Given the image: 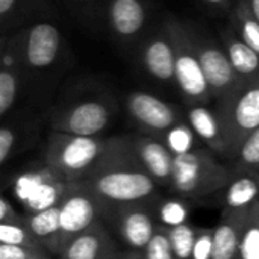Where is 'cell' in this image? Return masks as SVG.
Masks as SVG:
<instances>
[{"mask_svg": "<svg viewBox=\"0 0 259 259\" xmlns=\"http://www.w3.org/2000/svg\"><path fill=\"white\" fill-rule=\"evenodd\" d=\"M26 70L24 96L33 102L52 97L74 65V52L55 20L36 21L21 29Z\"/></svg>", "mask_w": 259, "mask_h": 259, "instance_id": "1", "label": "cell"}, {"mask_svg": "<svg viewBox=\"0 0 259 259\" xmlns=\"http://www.w3.org/2000/svg\"><path fill=\"white\" fill-rule=\"evenodd\" d=\"M117 111V97L108 85L94 77H79L70 80L49 106L47 121L50 131L100 137L115 118Z\"/></svg>", "mask_w": 259, "mask_h": 259, "instance_id": "2", "label": "cell"}, {"mask_svg": "<svg viewBox=\"0 0 259 259\" xmlns=\"http://www.w3.org/2000/svg\"><path fill=\"white\" fill-rule=\"evenodd\" d=\"M131 147V135L80 137L50 131L42 156L47 168L70 182L85 181L94 171L124 153Z\"/></svg>", "mask_w": 259, "mask_h": 259, "instance_id": "3", "label": "cell"}, {"mask_svg": "<svg viewBox=\"0 0 259 259\" xmlns=\"http://www.w3.org/2000/svg\"><path fill=\"white\" fill-rule=\"evenodd\" d=\"M83 182L91 193L105 205H131L150 203L156 199L158 184L138 164L131 147L94 171Z\"/></svg>", "mask_w": 259, "mask_h": 259, "instance_id": "4", "label": "cell"}, {"mask_svg": "<svg viewBox=\"0 0 259 259\" xmlns=\"http://www.w3.org/2000/svg\"><path fill=\"white\" fill-rule=\"evenodd\" d=\"M231 179V170L220 164L211 150L196 149L175 156L171 191L184 199H200L223 191Z\"/></svg>", "mask_w": 259, "mask_h": 259, "instance_id": "5", "label": "cell"}, {"mask_svg": "<svg viewBox=\"0 0 259 259\" xmlns=\"http://www.w3.org/2000/svg\"><path fill=\"white\" fill-rule=\"evenodd\" d=\"M228 158L234 159L246 138L259 129V77L241 82L231 94L215 102Z\"/></svg>", "mask_w": 259, "mask_h": 259, "instance_id": "6", "label": "cell"}, {"mask_svg": "<svg viewBox=\"0 0 259 259\" xmlns=\"http://www.w3.org/2000/svg\"><path fill=\"white\" fill-rule=\"evenodd\" d=\"M175 42V80L187 106L208 105L212 99L206 76L196 52L188 23L171 14H165Z\"/></svg>", "mask_w": 259, "mask_h": 259, "instance_id": "7", "label": "cell"}, {"mask_svg": "<svg viewBox=\"0 0 259 259\" xmlns=\"http://www.w3.org/2000/svg\"><path fill=\"white\" fill-rule=\"evenodd\" d=\"M156 20L153 0H105L103 3L102 29L127 55L134 53Z\"/></svg>", "mask_w": 259, "mask_h": 259, "instance_id": "8", "label": "cell"}, {"mask_svg": "<svg viewBox=\"0 0 259 259\" xmlns=\"http://www.w3.org/2000/svg\"><path fill=\"white\" fill-rule=\"evenodd\" d=\"M140 71L161 87H175V42L165 20L158 18L132 53Z\"/></svg>", "mask_w": 259, "mask_h": 259, "instance_id": "9", "label": "cell"}, {"mask_svg": "<svg viewBox=\"0 0 259 259\" xmlns=\"http://www.w3.org/2000/svg\"><path fill=\"white\" fill-rule=\"evenodd\" d=\"M188 29L203 73L206 76L212 99L219 102L231 94L241 83V80L237 76L222 41H217L211 33L196 26L194 23H188Z\"/></svg>", "mask_w": 259, "mask_h": 259, "instance_id": "10", "label": "cell"}, {"mask_svg": "<svg viewBox=\"0 0 259 259\" xmlns=\"http://www.w3.org/2000/svg\"><path fill=\"white\" fill-rule=\"evenodd\" d=\"M58 206L64 246L73 237L97 225L105 215V205L80 181L68 184Z\"/></svg>", "mask_w": 259, "mask_h": 259, "instance_id": "11", "label": "cell"}, {"mask_svg": "<svg viewBox=\"0 0 259 259\" xmlns=\"http://www.w3.org/2000/svg\"><path fill=\"white\" fill-rule=\"evenodd\" d=\"M129 117L144 134L161 138L175 124L184 121L181 109L164 99L141 90L131 91L124 100Z\"/></svg>", "mask_w": 259, "mask_h": 259, "instance_id": "12", "label": "cell"}, {"mask_svg": "<svg viewBox=\"0 0 259 259\" xmlns=\"http://www.w3.org/2000/svg\"><path fill=\"white\" fill-rule=\"evenodd\" d=\"M26 70L23 59L21 29L0 36V117L11 114L24 96Z\"/></svg>", "mask_w": 259, "mask_h": 259, "instance_id": "13", "label": "cell"}, {"mask_svg": "<svg viewBox=\"0 0 259 259\" xmlns=\"http://www.w3.org/2000/svg\"><path fill=\"white\" fill-rule=\"evenodd\" d=\"M105 215H108L123 243L134 252H143L158 229L150 203L105 206Z\"/></svg>", "mask_w": 259, "mask_h": 259, "instance_id": "14", "label": "cell"}, {"mask_svg": "<svg viewBox=\"0 0 259 259\" xmlns=\"http://www.w3.org/2000/svg\"><path fill=\"white\" fill-rule=\"evenodd\" d=\"M131 138L134 155L143 170L153 178L158 185L170 187L175 168V155L165 143L161 138L147 134L131 135Z\"/></svg>", "mask_w": 259, "mask_h": 259, "instance_id": "15", "label": "cell"}, {"mask_svg": "<svg viewBox=\"0 0 259 259\" xmlns=\"http://www.w3.org/2000/svg\"><path fill=\"white\" fill-rule=\"evenodd\" d=\"M55 0H0V36L36 21L55 20Z\"/></svg>", "mask_w": 259, "mask_h": 259, "instance_id": "16", "label": "cell"}, {"mask_svg": "<svg viewBox=\"0 0 259 259\" xmlns=\"http://www.w3.org/2000/svg\"><path fill=\"white\" fill-rule=\"evenodd\" d=\"M117 246L102 222L73 237L59 253L61 259H109Z\"/></svg>", "mask_w": 259, "mask_h": 259, "instance_id": "17", "label": "cell"}, {"mask_svg": "<svg viewBox=\"0 0 259 259\" xmlns=\"http://www.w3.org/2000/svg\"><path fill=\"white\" fill-rule=\"evenodd\" d=\"M250 212L247 209H225L217 226L212 228V258L237 259L241 231Z\"/></svg>", "mask_w": 259, "mask_h": 259, "instance_id": "18", "label": "cell"}, {"mask_svg": "<svg viewBox=\"0 0 259 259\" xmlns=\"http://www.w3.org/2000/svg\"><path fill=\"white\" fill-rule=\"evenodd\" d=\"M185 120L197 135V138L212 152L223 156H228L226 143L222 131L220 120L215 114V109H211L208 105H193L188 106Z\"/></svg>", "mask_w": 259, "mask_h": 259, "instance_id": "19", "label": "cell"}, {"mask_svg": "<svg viewBox=\"0 0 259 259\" xmlns=\"http://www.w3.org/2000/svg\"><path fill=\"white\" fill-rule=\"evenodd\" d=\"M220 41L241 82L259 77V53L246 44L231 26L220 32Z\"/></svg>", "mask_w": 259, "mask_h": 259, "instance_id": "20", "label": "cell"}, {"mask_svg": "<svg viewBox=\"0 0 259 259\" xmlns=\"http://www.w3.org/2000/svg\"><path fill=\"white\" fill-rule=\"evenodd\" d=\"M26 226L35 240L47 249L50 253L59 255L64 249L61 220H59V206L53 205L50 208L32 212L26 219Z\"/></svg>", "mask_w": 259, "mask_h": 259, "instance_id": "21", "label": "cell"}, {"mask_svg": "<svg viewBox=\"0 0 259 259\" xmlns=\"http://www.w3.org/2000/svg\"><path fill=\"white\" fill-rule=\"evenodd\" d=\"M225 209H247L259 202V175L231 170V179L223 190Z\"/></svg>", "mask_w": 259, "mask_h": 259, "instance_id": "22", "label": "cell"}, {"mask_svg": "<svg viewBox=\"0 0 259 259\" xmlns=\"http://www.w3.org/2000/svg\"><path fill=\"white\" fill-rule=\"evenodd\" d=\"M187 200L188 199L178 196L175 199L156 197L153 202H150V208L158 226L165 229H173L176 226L188 223L190 206Z\"/></svg>", "mask_w": 259, "mask_h": 259, "instance_id": "23", "label": "cell"}, {"mask_svg": "<svg viewBox=\"0 0 259 259\" xmlns=\"http://www.w3.org/2000/svg\"><path fill=\"white\" fill-rule=\"evenodd\" d=\"M231 27L235 33L259 53V20L252 14L244 0H237L229 12Z\"/></svg>", "mask_w": 259, "mask_h": 259, "instance_id": "24", "label": "cell"}, {"mask_svg": "<svg viewBox=\"0 0 259 259\" xmlns=\"http://www.w3.org/2000/svg\"><path fill=\"white\" fill-rule=\"evenodd\" d=\"M65 9L90 32H103L102 14L105 0H61Z\"/></svg>", "mask_w": 259, "mask_h": 259, "instance_id": "25", "label": "cell"}, {"mask_svg": "<svg viewBox=\"0 0 259 259\" xmlns=\"http://www.w3.org/2000/svg\"><path fill=\"white\" fill-rule=\"evenodd\" d=\"M161 140L165 143V146L170 149V152L178 156V155H185L190 153L196 149H200L199 144V138L194 134V131L191 129V126L188 124L187 120L175 124L170 131H167Z\"/></svg>", "mask_w": 259, "mask_h": 259, "instance_id": "26", "label": "cell"}, {"mask_svg": "<svg viewBox=\"0 0 259 259\" xmlns=\"http://www.w3.org/2000/svg\"><path fill=\"white\" fill-rule=\"evenodd\" d=\"M237 259H259V202L250 208L243 226Z\"/></svg>", "mask_w": 259, "mask_h": 259, "instance_id": "27", "label": "cell"}, {"mask_svg": "<svg viewBox=\"0 0 259 259\" xmlns=\"http://www.w3.org/2000/svg\"><path fill=\"white\" fill-rule=\"evenodd\" d=\"M197 232L199 228L193 226L191 223H185L173 229H168L175 259H193Z\"/></svg>", "mask_w": 259, "mask_h": 259, "instance_id": "28", "label": "cell"}, {"mask_svg": "<svg viewBox=\"0 0 259 259\" xmlns=\"http://www.w3.org/2000/svg\"><path fill=\"white\" fill-rule=\"evenodd\" d=\"M232 162L234 170H244L259 175V129L246 138Z\"/></svg>", "mask_w": 259, "mask_h": 259, "instance_id": "29", "label": "cell"}, {"mask_svg": "<svg viewBox=\"0 0 259 259\" xmlns=\"http://www.w3.org/2000/svg\"><path fill=\"white\" fill-rule=\"evenodd\" d=\"M0 127V164H6L20 140V117L8 114Z\"/></svg>", "mask_w": 259, "mask_h": 259, "instance_id": "30", "label": "cell"}, {"mask_svg": "<svg viewBox=\"0 0 259 259\" xmlns=\"http://www.w3.org/2000/svg\"><path fill=\"white\" fill-rule=\"evenodd\" d=\"M0 244H12V246H24V247H42L35 240V237L30 234V231L27 229L26 220L23 223H2L0 225Z\"/></svg>", "mask_w": 259, "mask_h": 259, "instance_id": "31", "label": "cell"}, {"mask_svg": "<svg viewBox=\"0 0 259 259\" xmlns=\"http://www.w3.org/2000/svg\"><path fill=\"white\" fill-rule=\"evenodd\" d=\"M141 253L144 259H175L168 229L158 226L153 238Z\"/></svg>", "mask_w": 259, "mask_h": 259, "instance_id": "32", "label": "cell"}, {"mask_svg": "<svg viewBox=\"0 0 259 259\" xmlns=\"http://www.w3.org/2000/svg\"><path fill=\"white\" fill-rule=\"evenodd\" d=\"M0 259H50V252L42 247L0 244Z\"/></svg>", "mask_w": 259, "mask_h": 259, "instance_id": "33", "label": "cell"}, {"mask_svg": "<svg viewBox=\"0 0 259 259\" xmlns=\"http://www.w3.org/2000/svg\"><path fill=\"white\" fill-rule=\"evenodd\" d=\"M212 258V229L199 228L194 250H193V259H211Z\"/></svg>", "mask_w": 259, "mask_h": 259, "instance_id": "34", "label": "cell"}, {"mask_svg": "<svg viewBox=\"0 0 259 259\" xmlns=\"http://www.w3.org/2000/svg\"><path fill=\"white\" fill-rule=\"evenodd\" d=\"M26 219L20 217L12 203L6 199V197H2L0 199V225L2 223H23Z\"/></svg>", "mask_w": 259, "mask_h": 259, "instance_id": "35", "label": "cell"}, {"mask_svg": "<svg viewBox=\"0 0 259 259\" xmlns=\"http://www.w3.org/2000/svg\"><path fill=\"white\" fill-rule=\"evenodd\" d=\"M205 6H208L211 11L223 14V12H231L237 0H200Z\"/></svg>", "mask_w": 259, "mask_h": 259, "instance_id": "36", "label": "cell"}, {"mask_svg": "<svg viewBox=\"0 0 259 259\" xmlns=\"http://www.w3.org/2000/svg\"><path fill=\"white\" fill-rule=\"evenodd\" d=\"M249 6V9L252 11V14L259 20V0H244Z\"/></svg>", "mask_w": 259, "mask_h": 259, "instance_id": "37", "label": "cell"}, {"mask_svg": "<svg viewBox=\"0 0 259 259\" xmlns=\"http://www.w3.org/2000/svg\"><path fill=\"white\" fill-rule=\"evenodd\" d=\"M126 255H127V259H144L143 258V253H141V252L129 250V252H126Z\"/></svg>", "mask_w": 259, "mask_h": 259, "instance_id": "38", "label": "cell"}, {"mask_svg": "<svg viewBox=\"0 0 259 259\" xmlns=\"http://www.w3.org/2000/svg\"><path fill=\"white\" fill-rule=\"evenodd\" d=\"M109 259H127V255H126V252L117 250V252H114V253L111 255V258Z\"/></svg>", "mask_w": 259, "mask_h": 259, "instance_id": "39", "label": "cell"}]
</instances>
